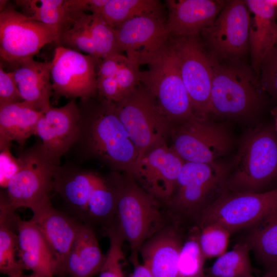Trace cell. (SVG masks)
<instances>
[{
	"label": "cell",
	"instance_id": "cell-1",
	"mask_svg": "<svg viewBox=\"0 0 277 277\" xmlns=\"http://www.w3.org/2000/svg\"><path fill=\"white\" fill-rule=\"evenodd\" d=\"M78 132L70 151L82 161L95 160L132 176L138 152L116 111L115 103L98 95L80 99Z\"/></svg>",
	"mask_w": 277,
	"mask_h": 277
},
{
	"label": "cell",
	"instance_id": "cell-2",
	"mask_svg": "<svg viewBox=\"0 0 277 277\" xmlns=\"http://www.w3.org/2000/svg\"><path fill=\"white\" fill-rule=\"evenodd\" d=\"M108 177L115 193L114 221L129 244L134 265L138 263V255L144 243L166 225L161 202L131 176L113 171Z\"/></svg>",
	"mask_w": 277,
	"mask_h": 277
},
{
	"label": "cell",
	"instance_id": "cell-3",
	"mask_svg": "<svg viewBox=\"0 0 277 277\" xmlns=\"http://www.w3.org/2000/svg\"><path fill=\"white\" fill-rule=\"evenodd\" d=\"M277 177V134L270 126H260L242 140L233 170L224 185L234 192H258Z\"/></svg>",
	"mask_w": 277,
	"mask_h": 277
},
{
	"label": "cell",
	"instance_id": "cell-4",
	"mask_svg": "<svg viewBox=\"0 0 277 277\" xmlns=\"http://www.w3.org/2000/svg\"><path fill=\"white\" fill-rule=\"evenodd\" d=\"M211 56L210 113L234 117L258 111L263 104V97L255 73L241 62L221 63Z\"/></svg>",
	"mask_w": 277,
	"mask_h": 277
},
{
	"label": "cell",
	"instance_id": "cell-5",
	"mask_svg": "<svg viewBox=\"0 0 277 277\" xmlns=\"http://www.w3.org/2000/svg\"><path fill=\"white\" fill-rule=\"evenodd\" d=\"M148 65L147 70L141 72L140 83L155 98L173 127L194 115L170 41Z\"/></svg>",
	"mask_w": 277,
	"mask_h": 277
},
{
	"label": "cell",
	"instance_id": "cell-6",
	"mask_svg": "<svg viewBox=\"0 0 277 277\" xmlns=\"http://www.w3.org/2000/svg\"><path fill=\"white\" fill-rule=\"evenodd\" d=\"M115 104L116 113L138 152L137 163L150 147L170 136L173 125L141 83Z\"/></svg>",
	"mask_w": 277,
	"mask_h": 277
},
{
	"label": "cell",
	"instance_id": "cell-7",
	"mask_svg": "<svg viewBox=\"0 0 277 277\" xmlns=\"http://www.w3.org/2000/svg\"><path fill=\"white\" fill-rule=\"evenodd\" d=\"M225 191L203 211L199 227L217 224L232 233L254 226L277 209V188L264 192Z\"/></svg>",
	"mask_w": 277,
	"mask_h": 277
},
{
	"label": "cell",
	"instance_id": "cell-8",
	"mask_svg": "<svg viewBox=\"0 0 277 277\" xmlns=\"http://www.w3.org/2000/svg\"><path fill=\"white\" fill-rule=\"evenodd\" d=\"M226 177L225 167L216 162H185L173 193L165 204L175 214L197 219L210 204L211 195L224 187Z\"/></svg>",
	"mask_w": 277,
	"mask_h": 277
},
{
	"label": "cell",
	"instance_id": "cell-9",
	"mask_svg": "<svg viewBox=\"0 0 277 277\" xmlns=\"http://www.w3.org/2000/svg\"><path fill=\"white\" fill-rule=\"evenodd\" d=\"M170 137V146L188 162H215L229 151L232 143L224 126L195 114L174 126Z\"/></svg>",
	"mask_w": 277,
	"mask_h": 277
},
{
	"label": "cell",
	"instance_id": "cell-10",
	"mask_svg": "<svg viewBox=\"0 0 277 277\" xmlns=\"http://www.w3.org/2000/svg\"><path fill=\"white\" fill-rule=\"evenodd\" d=\"M169 41L194 114L208 117L212 78L211 55L206 50L200 36H170Z\"/></svg>",
	"mask_w": 277,
	"mask_h": 277
},
{
	"label": "cell",
	"instance_id": "cell-11",
	"mask_svg": "<svg viewBox=\"0 0 277 277\" xmlns=\"http://www.w3.org/2000/svg\"><path fill=\"white\" fill-rule=\"evenodd\" d=\"M101 59L80 52L56 46L51 61L52 101L61 97L71 100L98 95L97 78Z\"/></svg>",
	"mask_w": 277,
	"mask_h": 277
},
{
	"label": "cell",
	"instance_id": "cell-12",
	"mask_svg": "<svg viewBox=\"0 0 277 277\" xmlns=\"http://www.w3.org/2000/svg\"><path fill=\"white\" fill-rule=\"evenodd\" d=\"M250 24V15L245 1H231L200 35L210 53L217 59L241 62L249 50Z\"/></svg>",
	"mask_w": 277,
	"mask_h": 277
},
{
	"label": "cell",
	"instance_id": "cell-13",
	"mask_svg": "<svg viewBox=\"0 0 277 277\" xmlns=\"http://www.w3.org/2000/svg\"><path fill=\"white\" fill-rule=\"evenodd\" d=\"M53 29L31 19L13 6L7 5L0 12V55L13 65L32 58L46 45L55 43Z\"/></svg>",
	"mask_w": 277,
	"mask_h": 277
},
{
	"label": "cell",
	"instance_id": "cell-14",
	"mask_svg": "<svg viewBox=\"0 0 277 277\" xmlns=\"http://www.w3.org/2000/svg\"><path fill=\"white\" fill-rule=\"evenodd\" d=\"M17 157L21 168L9 181L6 188L7 195L13 209H31L53 190L54 171L57 165L48 157L41 142L21 151Z\"/></svg>",
	"mask_w": 277,
	"mask_h": 277
},
{
	"label": "cell",
	"instance_id": "cell-15",
	"mask_svg": "<svg viewBox=\"0 0 277 277\" xmlns=\"http://www.w3.org/2000/svg\"><path fill=\"white\" fill-rule=\"evenodd\" d=\"M184 160L167 141L153 145L136 163L132 177L147 192L165 204L172 195Z\"/></svg>",
	"mask_w": 277,
	"mask_h": 277
},
{
	"label": "cell",
	"instance_id": "cell-16",
	"mask_svg": "<svg viewBox=\"0 0 277 277\" xmlns=\"http://www.w3.org/2000/svg\"><path fill=\"white\" fill-rule=\"evenodd\" d=\"M120 48L139 66L149 65L168 45L170 33L165 17L132 18L116 28Z\"/></svg>",
	"mask_w": 277,
	"mask_h": 277
},
{
	"label": "cell",
	"instance_id": "cell-17",
	"mask_svg": "<svg viewBox=\"0 0 277 277\" xmlns=\"http://www.w3.org/2000/svg\"><path fill=\"white\" fill-rule=\"evenodd\" d=\"M79 109L76 100L61 107L51 106L43 113L36 134L46 154L55 165L73 146L78 135Z\"/></svg>",
	"mask_w": 277,
	"mask_h": 277
},
{
	"label": "cell",
	"instance_id": "cell-18",
	"mask_svg": "<svg viewBox=\"0 0 277 277\" xmlns=\"http://www.w3.org/2000/svg\"><path fill=\"white\" fill-rule=\"evenodd\" d=\"M30 209L33 212L31 220L38 228L55 258V275L68 255L82 223L54 208L49 195Z\"/></svg>",
	"mask_w": 277,
	"mask_h": 277
},
{
	"label": "cell",
	"instance_id": "cell-19",
	"mask_svg": "<svg viewBox=\"0 0 277 277\" xmlns=\"http://www.w3.org/2000/svg\"><path fill=\"white\" fill-rule=\"evenodd\" d=\"M167 25L171 36H200L210 25L226 2L214 0H167Z\"/></svg>",
	"mask_w": 277,
	"mask_h": 277
},
{
	"label": "cell",
	"instance_id": "cell-20",
	"mask_svg": "<svg viewBox=\"0 0 277 277\" xmlns=\"http://www.w3.org/2000/svg\"><path fill=\"white\" fill-rule=\"evenodd\" d=\"M183 243L179 229L175 225H166L141 246L139 253L143 264L154 277H177Z\"/></svg>",
	"mask_w": 277,
	"mask_h": 277
},
{
	"label": "cell",
	"instance_id": "cell-21",
	"mask_svg": "<svg viewBox=\"0 0 277 277\" xmlns=\"http://www.w3.org/2000/svg\"><path fill=\"white\" fill-rule=\"evenodd\" d=\"M101 177L95 172L73 164L56 166L53 190L77 217L86 221L89 200Z\"/></svg>",
	"mask_w": 277,
	"mask_h": 277
},
{
	"label": "cell",
	"instance_id": "cell-22",
	"mask_svg": "<svg viewBox=\"0 0 277 277\" xmlns=\"http://www.w3.org/2000/svg\"><path fill=\"white\" fill-rule=\"evenodd\" d=\"M11 65L24 101L43 113L46 112L52 106L51 62H38L32 57Z\"/></svg>",
	"mask_w": 277,
	"mask_h": 277
},
{
	"label": "cell",
	"instance_id": "cell-23",
	"mask_svg": "<svg viewBox=\"0 0 277 277\" xmlns=\"http://www.w3.org/2000/svg\"><path fill=\"white\" fill-rule=\"evenodd\" d=\"M250 16L249 47L251 66L259 78L261 63L276 44L277 9L267 0L245 1Z\"/></svg>",
	"mask_w": 277,
	"mask_h": 277
},
{
	"label": "cell",
	"instance_id": "cell-24",
	"mask_svg": "<svg viewBox=\"0 0 277 277\" xmlns=\"http://www.w3.org/2000/svg\"><path fill=\"white\" fill-rule=\"evenodd\" d=\"M105 259L92 228L89 224L82 223L72 247L55 275L93 277L99 274Z\"/></svg>",
	"mask_w": 277,
	"mask_h": 277
},
{
	"label": "cell",
	"instance_id": "cell-25",
	"mask_svg": "<svg viewBox=\"0 0 277 277\" xmlns=\"http://www.w3.org/2000/svg\"><path fill=\"white\" fill-rule=\"evenodd\" d=\"M17 257L25 270L46 277L55 275L56 261L38 228L31 219L16 217Z\"/></svg>",
	"mask_w": 277,
	"mask_h": 277
},
{
	"label": "cell",
	"instance_id": "cell-26",
	"mask_svg": "<svg viewBox=\"0 0 277 277\" xmlns=\"http://www.w3.org/2000/svg\"><path fill=\"white\" fill-rule=\"evenodd\" d=\"M43 113L25 101L0 107V149L11 147L13 141L23 147L31 136L35 135Z\"/></svg>",
	"mask_w": 277,
	"mask_h": 277
},
{
	"label": "cell",
	"instance_id": "cell-27",
	"mask_svg": "<svg viewBox=\"0 0 277 277\" xmlns=\"http://www.w3.org/2000/svg\"><path fill=\"white\" fill-rule=\"evenodd\" d=\"M15 2L25 15L53 29L57 34V39L84 13L74 11L70 5L69 0H18Z\"/></svg>",
	"mask_w": 277,
	"mask_h": 277
},
{
	"label": "cell",
	"instance_id": "cell-28",
	"mask_svg": "<svg viewBox=\"0 0 277 277\" xmlns=\"http://www.w3.org/2000/svg\"><path fill=\"white\" fill-rule=\"evenodd\" d=\"M100 15L113 28L137 17H165L162 3L157 0H109Z\"/></svg>",
	"mask_w": 277,
	"mask_h": 277
},
{
	"label": "cell",
	"instance_id": "cell-29",
	"mask_svg": "<svg viewBox=\"0 0 277 277\" xmlns=\"http://www.w3.org/2000/svg\"><path fill=\"white\" fill-rule=\"evenodd\" d=\"M252 227L246 242L269 269L277 264V209Z\"/></svg>",
	"mask_w": 277,
	"mask_h": 277
},
{
	"label": "cell",
	"instance_id": "cell-30",
	"mask_svg": "<svg viewBox=\"0 0 277 277\" xmlns=\"http://www.w3.org/2000/svg\"><path fill=\"white\" fill-rule=\"evenodd\" d=\"M247 242L236 244L229 251L217 257L209 270L208 277H253Z\"/></svg>",
	"mask_w": 277,
	"mask_h": 277
},
{
	"label": "cell",
	"instance_id": "cell-31",
	"mask_svg": "<svg viewBox=\"0 0 277 277\" xmlns=\"http://www.w3.org/2000/svg\"><path fill=\"white\" fill-rule=\"evenodd\" d=\"M116 198L113 186L109 179L102 177L89 200L86 220L104 224L106 227L115 219Z\"/></svg>",
	"mask_w": 277,
	"mask_h": 277
},
{
	"label": "cell",
	"instance_id": "cell-32",
	"mask_svg": "<svg viewBox=\"0 0 277 277\" xmlns=\"http://www.w3.org/2000/svg\"><path fill=\"white\" fill-rule=\"evenodd\" d=\"M200 228L194 227L183 243L178 260L177 277H204L205 258L199 242Z\"/></svg>",
	"mask_w": 277,
	"mask_h": 277
},
{
	"label": "cell",
	"instance_id": "cell-33",
	"mask_svg": "<svg viewBox=\"0 0 277 277\" xmlns=\"http://www.w3.org/2000/svg\"><path fill=\"white\" fill-rule=\"evenodd\" d=\"M0 221V271L8 277H18L25 269L17 259V234L11 225Z\"/></svg>",
	"mask_w": 277,
	"mask_h": 277
},
{
	"label": "cell",
	"instance_id": "cell-34",
	"mask_svg": "<svg viewBox=\"0 0 277 277\" xmlns=\"http://www.w3.org/2000/svg\"><path fill=\"white\" fill-rule=\"evenodd\" d=\"M90 14L83 13L72 26L62 33L55 43L78 52L82 51L96 57L95 47L89 28Z\"/></svg>",
	"mask_w": 277,
	"mask_h": 277
},
{
	"label": "cell",
	"instance_id": "cell-35",
	"mask_svg": "<svg viewBox=\"0 0 277 277\" xmlns=\"http://www.w3.org/2000/svg\"><path fill=\"white\" fill-rule=\"evenodd\" d=\"M89 28L97 58L103 59L121 53L115 29L108 25L100 15L90 14Z\"/></svg>",
	"mask_w": 277,
	"mask_h": 277
},
{
	"label": "cell",
	"instance_id": "cell-36",
	"mask_svg": "<svg viewBox=\"0 0 277 277\" xmlns=\"http://www.w3.org/2000/svg\"><path fill=\"white\" fill-rule=\"evenodd\" d=\"M104 228L110 244L99 277H125L122 267L124 238L114 221Z\"/></svg>",
	"mask_w": 277,
	"mask_h": 277
},
{
	"label": "cell",
	"instance_id": "cell-37",
	"mask_svg": "<svg viewBox=\"0 0 277 277\" xmlns=\"http://www.w3.org/2000/svg\"><path fill=\"white\" fill-rule=\"evenodd\" d=\"M199 228V242L205 259L219 257L226 252L231 233L229 230L214 223Z\"/></svg>",
	"mask_w": 277,
	"mask_h": 277
},
{
	"label": "cell",
	"instance_id": "cell-38",
	"mask_svg": "<svg viewBox=\"0 0 277 277\" xmlns=\"http://www.w3.org/2000/svg\"><path fill=\"white\" fill-rule=\"evenodd\" d=\"M259 81L262 91L277 100V44L262 61Z\"/></svg>",
	"mask_w": 277,
	"mask_h": 277
},
{
	"label": "cell",
	"instance_id": "cell-39",
	"mask_svg": "<svg viewBox=\"0 0 277 277\" xmlns=\"http://www.w3.org/2000/svg\"><path fill=\"white\" fill-rule=\"evenodd\" d=\"M139 66L127 57L114 77L124 97L141 84Z\"/></svg>",
	"mask_w": 277,
	"mask_h": 277
},
{
	"label": "cell",
	"instance_id": "cell-40",
	"mask_svg": "<svg viewBox=\"0 0 277 277\" xmlns=\"http://www.w3.org/2000/svg\"><path fill=\"white\" fill-rule=\"evenodd\" d=\"M24 101L11 71L5 72L0 66V107Z\"/></svg>",
	"mask_w": 277,
	"mask_h": 277
},
{
	"label": "cell",
	"instance_id": "cell-41",
	"mask_svg": "<svg viewBox=\"0 0 277 277\" xmlns=\"http://www.w3.org/2000/svg\"><path fill=\"white\" fill-rule=\"evenodd\" d=\"M11 147L0 149L1 175L0 185L6 188L11 179L18 172L21 168L20 162L10 151Z\"/></svg>",
	"mask_w": 277,
	"mask_h": 277
},
{
	"label": "cell",
	"instance_id": "cell-42",
	"mask_svg": "<svg viewBox=\"0 0 277 277\" xmlns=\"http://www.w3.org/2000/svg\"><path fill=\"white\" fill-rule=\"evenodd\" d=\"M98 95L107 100L117 103L124 96L114 77H97Z\"/></svg>",
	"mask_w": 277,
	"mask_h": 277
},
{
	"label": "cell",
	"instance_id": "cell-43",
	"mask_svg": "<svg viewBox=\"0 0 277 277\" xmlns=\"http://www.w3.org/2000/svg\"><path fill=\"white\" fill-rule=\"evenodd\" d=\"M127 59V57L121 53L115 54L101 59L97 77H115L117 71Z\"/></svg>",
	"mask_w": 277,
	"mask_h": 277
},
{
	"label": "cell",
	"instance_id": "cell-44",
	"mask_svg": "<svg viewBox=\"0 0 277 277\" xmlns=\"http://www.w3.org/2000/svg\"><path fill=\"white\" fill-rule=\"evenodd\" d=\"M134 269L129 277H154L148 269L143 264H135Z\"/></svg>",
	"mask_w": 277,
	"mask_h": 277
},
{
	"label": "cell",
	"instance_id": "cell-45",
	"mask_svg": "<svg viewBox=\"0 0 277 277\" xmlns=\"http://www.w3.org/2000/svg\"><path fill=\"white\" fill-rule=\"evenodd\" d=\"M264 276L265 277H277V264L269 268Z\"/></svg>",
	"mask_w": 277,
	"mask_h": 277
},
{
	"label": "cell",
	"instance_id": "cell-46",
	"mask_svg": "<svg viewBox=\"0 0 277 277\" xmlns=\"http://www.w3.org/2000/svg\"><path fill=\"white\" fill-rule=\"evenodd\" d=\"M272 113L274 116L275 122V129L277 134V107L272 110Z\"/></svg>",
	"mask_w": 277,
	"mask_h": 277
},
{
	"label": "cell",
	"instance_id": "cell-47",
	"mask_svg": "<svg viewBox=\"0 0 277 277\" xmlns=\"http://www.w3.org/2000/svg\"><path fill=\"white\" fill-rule=\"evenodd\" d=\"M18 277H46V276L32 272V273L29 275H24V274H23Z\"/></svg>",
	"mask_w": 277,
	"mask_h": 277
},
{
	"label": "cell",
	"instance_id": "cell-48",
	"mask_svg": "<svg viewBox=\"0 0 277 277\" xmlns=\"http://www.w3.org/2000/svg\"><path fill=\"white\" fill-rule=\"evenodd\" d=\"M0 10L2 11L3 10L6 6H7V1H0Z\"/></svg>",
	"mask_w": 277,
	"mask_h": 277
},
{
	"label": "cell",
	"instance_id": "cell-49",
	"mask_svg": "<svg viewBox=\"0 0 277 277\" xmlns=\"http://www.w3.org/2000/svg\"><path fill=\"white\" fill-rule=\"evenodd\" d=\"M268 2L277 9V0H267Z\"/></svg>",
	"mask_w": 277,
	"mask_h": 277
},
{
	"label": "cell",
	"instance_id": "cell-50",
	"mask_svg": "<svg viewBox=\"0 0 277 277\" xmlns=\"http://www.w3.org/2000/svg\"><path fill=\"white\" fill-rule=\"evenodd\" d=\"M276 44H277V24H276Z\"/></svg>",
	"mask_w": 277,
	"mask_h": 277
},
{
	"label": "cell",
	"instance_id": "cell-51",
	"mask_svg": "<svg viewBox=\"0 0 277 277\" xmlns=\"http://www.w3.org/2000/svg\"><path fill=\"white\" fill-rule=\"evenodd\" d=\"M204 277H208V276H207L206 275H205ZM263 277H265V276L263 275Z\"/></svg>",
	"mask_w": 277,
	"mask_h": 277
}]
</instances>
